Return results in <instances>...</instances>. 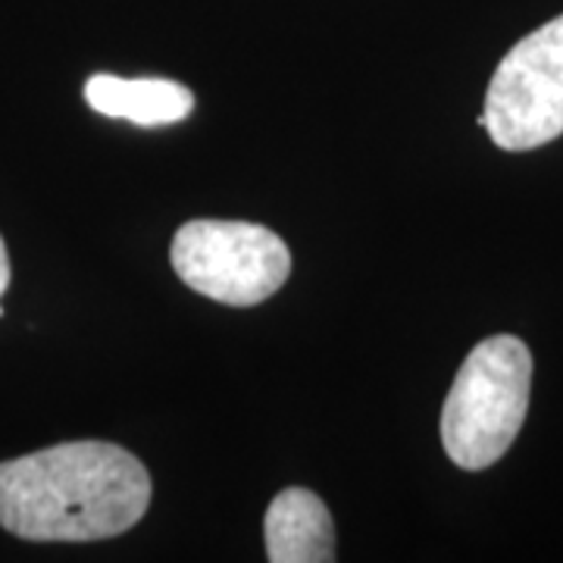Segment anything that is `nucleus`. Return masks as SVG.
<instances>
[{
    "mask_svg": "<svg viewBox=\"0 0 563 563\" xmlns=\"http://www.w3.org/2000/svg\"><path fill=\"white\" fill-rule=\"evenodd\" d=\"M532 388V354L517 335L479 342L442 407V444L461 470H488L520 435Z\"/></svg>",
    "mask_w": 563,
    "mask_h": 563,
    "instance_id": "nucleus-2",
    "label": "nucleus"
},
{
    "mask_svg": "<svg viewBox=\"0 0 563 563\" xmlns=\"http://www.w3.org/2000/svg\"><path fill=\"white\" fill-rule=\"evenodd\" d=\"M266 558L273 563H332L335 523L329 507L310 488L279 492L263 520Z\"/></svg>",
    "mask_w": 563,
    "mask_h": 563,
    "instance_id": "nucleus-5",
    "label": "nucleus"
},
{
    "mask_svg": "<svg viewBox=\"0 0 563 563\" xmlns=\"http://www.w3.org/2000/svg\"><path fill=\"white\" fill-rule=\"evenodd\" d=\"M85 101L101 117L135 122L144 129L188 120L195 110V95L181 81L122 79L107 73H98L85 81Z\"/></svg>",
    "mask_w": 563,
    "mask_h": 563,
    "instance_id": "nucleus-6",
    "label": "nucleus"
},
{
    "mask_svg": "<svg viewBox=\"0 0 563 563\" xmlns=\"http://www.w3.org/2000/svg\"><path fill=\"white\" fill-rule=\"evenodd\" d=\"M501 151H536L563 135V16L517 41L498 63L479 117Z\"/></svg>",
    "mask_w": 563,
    "mask_h": 563,
    "instance_id": "nucleus-4",
    "label": "nucleus"
},
{
    "mask_svg": "<svg viewBox=\"0 0 563 563\" xmlns=\"http://www.w3.org/2000/svg\"><path fill=\"white\" fill-rule=\"evenodd\" d=\"M169 263L191 291L229 307H257L291 276V251L266 225L242 220H188Z\"/></svg>",
    "mask_w": 563,
    "mask_h": 563,
    "instance_id": "nucleus-3",
    "label": "nucleus"
},
{
    "mask_svg": "<svg viewBox=\"0 0 563 563\" xmlns=\"http://www.w3.org/2000/svg\"><path fill=\"white\" fill-rule=\"evenodd\" d=\"M147 507V466L120 444L63 442L0 463V526L25 542H103Z\"/></svg>",
    "mask_w": 563,
    "mask_h": 563,
    "instance_id": "nucleus-1",
    "label": "nucleus"
},
{
    "mask_svg": "<svg viewBox=\"0 0 563 563\" xmlns=\"http://www.w3.org/2000/svg\"><path fill=\"white\" fill-rule=\"evenodd\" d=\"M10 276H13V269H10V254H7V244L0 239V295L10 288Z\"/></svg>",
    "mask_w": 563,
    "mask_h": 563,
    "instance_id": "nucleus-7",
    "label": "nucleus"
},
{
    "mask_svg": "<svg viewBox=\"0 0 563 563\" xmlns=\"http://www.w3.org/2000/svg\"><path fill=\"white\" fill-rule=\"evenodd\" d=\"M0 317H3V307H0Z\"/></svg>",
    "mask_w": 563,
    "mask_h": 563,
    "instance_id": "nucleus-8",
    "label": "nucleus"
}]
</instances>
